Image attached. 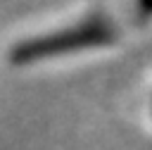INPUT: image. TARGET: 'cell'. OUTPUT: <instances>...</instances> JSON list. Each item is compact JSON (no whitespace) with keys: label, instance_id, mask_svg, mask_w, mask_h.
I'll use <instances>...</instances> for the list:
<instances>
[{"label":"cell","instance_id":"6da1fadb","mask_svg":"<svg viewBox=\"0 0 152 150\" xmlns=\"http://www.w3.org/2000/svg\"><path fill=\"white\" fill-rule=\"evenodd\" d=\"M114 38H116V29L109 24V19L88 17L78 24L62 26V29H55V31H48L36 38H26V40L17 43L10 52V57L14 64H33V62H43V60L57 57V55L102 48V45L114 43Z\"/></svg>","mask_w":152,"mask_h":150},{"label":"cell","instance_id":"7a4b0ae2","mask_svg":"<svg viewBox=\"0 0 152 150\" xmlns=\"http://www.w3.org/2000/svg\"><path fill=\"white\" fill-rule=\"evenodd\" d=\"M135 12L140 19H152V0H135Z\"/></svg>","mask_w":152,"mask_h":150}]
</instances>
